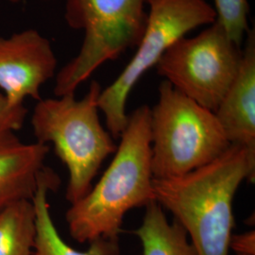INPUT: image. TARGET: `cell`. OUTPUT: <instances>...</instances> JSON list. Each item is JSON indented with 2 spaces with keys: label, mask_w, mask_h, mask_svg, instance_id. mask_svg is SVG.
Listing matches in <instances>:
<instances>
[{
  "label": "cell",
  "mask_w": 255,
  "mask_h": 255,
  "mask_svg": "<svg viewBox=\"0 0 255 255\" xmlns=\"http://www.w3.org/2000/svg\"><path fill=\"white\" fill-rule=\"evenodd\" d=\"M255 150L231 145L219 158L181 177L153 179L156 201L186 231L198 255H229L235 227L233 201L254 182Z\"/></svg>",
  "instance_id": "1"
},
{
  "label": "cell",
  "mask_w": 255,
  "mask_h": 255,
  "mask_svg": "<svg viewBox=\"0 0 255 255\" xmlns=\"http://www.w3.org/2000/svg\"><path fill=\"white\" fill-rule=\"evenodd\" d=\"M109 167L89 192L67 210L70 236L79 243L119 240L125 215L156 201L151 167L150 107L128 116Z\"/></svg>",
  "instance_id": "2"
},
{
  "label": "cell",
  "mask_w": 255,
  "mask_h": 255,
  "mask_svg": "<svg viewBox=\"0 0 255 255\" xmlns=\"http://www.w3.org/2000/svg\"><path fill=\"white\" fill-rule=\"evenodd\" d=\"M101 90V84L93 81L81 100L75 94L40 100L31 116L36 142L52 144L68 170L65 199L70 204L89 192L101 164L118 147L100 120Z\"/></svg>",
  "instance_id": "3"
},
{
  "label": "cell",
  "mask_w": 255,
  "mask_h": 255,
  "mask_svg": "<svg viewBox=\"0 0 255 255\" xmlns=\"http://www.w3.org/2000/svg\"><path fill=\"white\" fill-rule=\"evenodd\" d=\"M153 179L181 177L209 164L231 144L214 112L175 89L166 81L159 86L150 108Z\"/></svg>",
  "instance_id": "4"
},
{
  "label": "cell",
  "mask_w": 255,
  "mask_h": 255,
  "mask_svg": "<svg viewBox=\"0 0 255 255\" xmlns=\"http://www.w3.org/2000/svg\"><path fill=\"white\" fill-rule=\"evenodd\" d=\"M146 0H66L65 20L84 31L78 55L57 74L54 95L75 94L100 66L139 44L146 27Z\"/></svg>",
  "instance_id": "5"
},
{
  "label": "cell",
  "mask_w": 255,
  "mask_h": 255,
  "mask_svg": "<svg viewBox=\"0 0 255 255\" xmlns=\"http://www.w3.org/2000/svg\"><path fill=\"white\" fill-rule=\"evenodd\" d=\"M146 27L135 54L98 99L99 110L115 139L120 138L127 126L128 98L143 75L188 32L217 20L216 9L206 0H146Z\"/></svg>",
  "instance_id": "6"
},
{
  "label": "cell",
  "mask_w": 255,
  "mask_h": 255,
  "mask_svg": "<svg viewBox=\"0 0 255 255\" xmlns=\"http://www.w3.org/2000/svg\"><path fill=\"white\" fill-rule=\"evenodd\" d=\"M241 60V46L216 20L198 35L176 42L156 68L175 89L215 112L234 82Z\"/></svg>",
  "instance_id": "7"
},
{
  "label": "cell",
  "mask_w": 255,
  "mask_h": 255,
  "mask_svg": "<svg viewBox=\"0 0 255 255\" xmlns=\"http://www.w3.org/2000/svg\"><path fill=\"white\" fill-rule=\"evenodd\" d=\"M57 64L49 40L36 29L0 36V90L9 107L24 108L27 98L42 100L41 87L54 77Z\"/></svg>",
  "instance_id": "8"
},
{
  "label": "cell",
  "mask_w": 255,
  "mask_h": 255,
  "mask_svg": "<svg viewBox=\"0 0 255 255\" xmlns=\"http://www.w3.org/2000/svg\"><path fill=\"white\" fill-rule=\"evenodd\" d=\"M50 146L25 143L14 130L0 128V212L21 201H32L48 167Z\"/></svg>",
  "instance_id": "9"
},
{
  "label": "cell",
  "mask_w": 255,
  "mask_h": 255,
  "mask_svg": "<svg viewBox=\"0 0 255 255\" xmlns=\"http://www.w3.org/2000/svg\"><path fill=\"white\" fill-rule=\"evenodd\" d=\"M231 145L255 150V34L247 33L237 76L214 112Z\"/></svg>",
  "instance_id": "10"
},
{
  "label": "cell",
  "mask_w": 255,
  "mask_h": 255,
  "mask_svg": "<svg viewBox=\"0 0 255 255\" xmlns=\"http://www.w3.org/2000/svg\"><path fill=\"white\" fill-rule=\"evenodd\" d=\"M59 185L58 175L48 167L32 199L36 222L33 255H119V240L106 238L94 240L85 252L75 250L64 241L55 226L47 201L48 192L56 190Z\"/></svg>",
  "instance_id": "11"
},
{
  "label": "cell",
  "mask_w": 255,
  "mask_h": 255,
  "mask_svg": "<svg viewBox=\"0 0 255 255\" xmlns=\"http://www.w3.org/2000/svg\"><path fill=\"white\" fill-rule=\"evenodd\" d=\"M143 247V255H198L182 225L169 223L164 208L152 201L146 206L143 222L134 232Z\"/></svg>",
  "instance_id": "12"
},
{
  "label": "cell",
  "mask_w": 255,
  "mask_h": 255,
  "mask_svg": "<svg viewBox=\"0 0 255 255\" xmlns=\"http://www.w3.org/2000/svg\"><path fill=\"white\" fill-rule=\"evenodd\" d=\"M35 236L32 201L15 202L0 212V255H33Z\"/></svg>",
  "instance_id": "13"
},
{
  "label": "cell",
  "mask_w": 255,
  "mask_h": 255,
  "mask_svg": "<svg viewBox=\"0 0 255 255\" xmlns=\"http://www.w3.org/2000/svg\"><path fill=\"white\" fill-rule=\"evenodd\" d=\"M217 21L229 37L241 46L249 29L248 0H215Z\"/></svg>",
  "instance_id": "14"
},
{
  "label": "cell",
  "mask_w": 255,
  "mask_h": 255,
  "mask_svg": "<svg viewBox=\"0 0 255 255\" xmlns=\"http://www.w3.org/2000/svg\"><path fill=\"white\" fill-rule=\"evenodd\" d=\"M26 107L21 109H11L5 96L0 91V128H9L11 130L20 129L27 116Z\"/></svg>",
  "instance_id": "15"
},
{
  "label": "cell",
  "mask_w": 255,
  "mask_h": 255,
  "mask_svg": "<svg viewBox=\"0 0 255 255\" xmlns=\"http://www.w3.org/2000/svg\"><path fill=\"white\" fill-rule=\"evenodd\" d=\"M230 250H234L237 255H255V231L240 235H232Z\"/></svg>",
  "instance_id": "16"
},
{
  "label": "cell",
  "mask_w": 255,
  "mask_h": 255,
  "mask_svg": "<svg viewBox=\"0 0 255 255\" xmlns=\"http://www.w3.org/2000/svg\"><path fill=\"white\" fill-rule=\"evenodd\" d=\"M10 2H12V3H17V2H20V1H22V0H9Z\"/></svg>",
  "instance_id": "17"
},
{
  "label": "cell",
  "mask_w": 255,
  "mask_h": 255,
  "mask_svg": "<svg viewBox=\"0 0 255 255\" xmlns=\"http://www.w3.org/2000/svg\"><path fill=\"white\" fill-rule=\"evenodd\" d=\"M46 1H49V0H46Z\"/></svg>",
  "instance_id": "18"
},
{
  "label": "cell",
  "mask_w": 255,
  "mask_h": 255,
  "mask_svg": "<svg viewBox=\"0 0 255 255\" xmlns=\"http://www.w3.org/2000/svg\"></svg>",
  "instance_id": "19"
}]
</instances>
